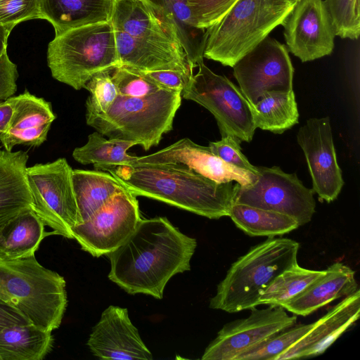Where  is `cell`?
<instances>
[{"mask_svg":"<svg viewBox=\"0 0 360 360\" xmlns=\"http://www.w3.org/2000/svg\"><path fill=\"white\" fill-rule=\"evenodd\" d=\"M13 112V101L12 96L0 101V135L7 130Z\"/></svg>","mask_w":360,"mask_h":360,"instance_id":"43","label":"cell"},{"mask_svg":"<svg viewBox=\"0 0 360 360\" xmlns=\"http://www.w3.org/2000/svg\"><path fill=\"white\" fill-rule=\"evenodd\" d=\"M45 224L32 210L10 221L0 236V259H19L35 255L46 236Z\"/></svg>","mask_w":360,"mask_h":360,"instance_id":"25","label":"cell"},{"mask_svg":"<svg viewBox=\"0 0 360 360\" xmlns=\"http://www.w3.org/2000/svg\"><path fill=\"white\" fill-rule=\"evenodd\" d=\"M300 244L287 238H268L238 257L217 285L209 307L228 313L251 309L274 279L297 263Z\"/></svg>","mask_w":360,"mask_h":360,"instance_id":"4","label":"cell"},{"mask_svg":"<svg viewBox=\"0 0 360 360\" xmlns=\"http://www.w3.org/2000/svg\"><path fill=\"white\" fill-rule=\"evenodd\" d=\"M161 6L176 25L192 66L203 62L206 30L198 28L185 0H150Z\"/></svg>","mask_w":360,"mask_h":360,"instance_id":"30","label":"cell"},{"mask_svg":"<svg viewBox=\"0 0 360 360\" xmlns=\"http://www.w3.org/2000/svg\"><path fill=\"white\" fill-rule=\"evenodd\" d=\"M72 171L63 158L26 168L32 210L52 229L51 234L70 239H72V229L82 223Z\"/></svg>","mask_w":360,"mask_h":360,"instance_id":"8","label":"cell"},{"mask_svg":"<svg viewBox=\"0 0 360 360\" xmlns=\"http://www.w3.org/2000/svg\"><path fill=\"white\" fill-rule=\"evenodd\" d=\"M358 289L355 271L349 266L338 262L329 266L323 276L285 303L283 307L297 316H306Z\"/></svg>","mask_w":360,"mask_h":360,"instance_id":"22","label":"cell"},{"mask_svg":"<svg viewBox=\"0 0 360 360\" xmlns=\"http://www.w3.org/2000/svg\"><path fill=\"white\" fill-rule=\"evenodd\" d=\"M91 353L101 359H153L126 308L110 305L101 314L87 341Z\"/></svg>","mask_w":360,"mask_h":360,"instance_id":"17","label":"cell"},{"mask_svg":"<svg viewBox=\"0 0 360 360\" xmlns=\"http://www.w3.org/2000/svg\"><path fill=\"white\" fill-rule=\"evenodd\" d=\"M115 32L121 65L141 72L175 70L193 76L194 68L182 45L143 40L117 28Z\"/></svg>","mask_w":360,"mask_h":360,"instance_id":"20","label":"cell"},{"mask_svg":"<svg viewBox=\"0 0 360 360\" xmlns=\"http://www.w3.org/2000/svg\"><path fill=\"white\" fill-rule=\"evenodd\" d=\"M135 145V141L106 139L96 131L89 135L85 145L75 148L72 157L82 165H126L137 158L127 153Z\"/></svg>","mask_w":360,"mask_h":360,"instance_id":"31","label":"cell"},{"mask_svg":"<svg viewBox=\"0 0 360 360\" xmlns=\"http://www.w3.org/2000/svg\"><path fill=\"white\" fill-rule=\"evenodd\" d=\"M319 200L330 202L340 194L344 180L333 143L329 117L310 118L297 134Z\"/></svg>","mask_w":360,"mask_h":360,"instance_id":"15","label":"cell"},{"mask_svg":"<svg viewBox=\"0 0 360 360\" xmlns=\"http://www.w3.org/2000/svg\"><path fill=\"white\" fill-rule=\"evenodd\" d=\"M14 27L13 25L0 23V56L7 52L8 38Z\"/></svg>","mask_w":360,"mask_h":360,"instance_id":"44","label":"cell"},{"mask_svg":"<svg viewBox=\"0 0 360 360\" xmlns=\"http://www.w3.org/2000/svg\"><path fill=\"white\" fill-rule=\"evenodd\" d=\"M250 105L256 128L282 134L299 122L293 89L267 91Z\"/></svg>","mask_w":360,"mask_h":360,"instance_id":"28","label":"cell"},{"mask_svg":"<svg viewBox=\"0 0 360 360\" xmlns=\"http://www.w3.org/2000/svg\"><path fill=\"white\" fill-rule=\"evenodd\" d=\"M72 181L81 224L124 188L110 173L96 169H73Z\"/></svg>","mask_w":360,"mask_h":360,"instance_id":"27","label":"cell"},{"mask_svg":"<svg viewBox=\"0 0 360 360\" xmlns=\"http://www.w3.org/2000/svg\"><path fill=\"white\" fill-rule=\"evenodd\" d=\"M195 238L175 227L166 217L141 219L134 231L106 255L108 278L130 295L162 299L174 275L191 269Z\"/></svg>","mask_w":360,"mask_h":360,"instance_id":"1","label":"cell"},{"mask_svg":"<svg viewBox=\"0 0 360 360\" xmlns=\"http://www.w3.org/2000/svg\"><path fill=\"white\" fill-rule=\"evenodd\" d=\"M28 323L30 321L18 310L0 301V331L8 326Z\"/></svg>","mask_w":360,"mask_h":360,"instance_id":"42","label":"cell"},{"mask_svg":"<svg viewBox=\"0 0 360 360\" xmlns=\"http://www.w3.org/2000/svg\"><path fill=\"white\" fill-rule=\"evenodd\" d=\"M142 72L163 89H176L181 91L186 88L192 77L175 70Z\"/></svg>","mask_w":360,"mask_h":360,"instance_id":"41","label":"cell"},{"mask_svg":"<svg viewBox=\"0 0 360 360\" xmlns=\"http://www.w3.org/2000/svg\"><path fill=\"white\" fill-rule=\"evenodd\" d=\"M210 150L224 162L255 175L257 166L252 165L241 151L240 143L231 136L221 137L218 141L210 142Z\"/></svg>","mask_w":360,"mask_h":360,"instance_id":"39","label":"cell"},{"mask_svg":"<svg viewBox=\"0 0 360 360\" xmlns=\"http://www.w3.org/2000/svg\"><path fill=\"white\" fill-rule=\"evenodd\" d=\"M136 196L218 219L229 215L240 184L219 183L191 170L166 165H94Z\"/></svg>","mask_w":360,"mask_h":360,"instance_id":"2","label":"cell"},{"mask_svg":"<svg viewBox=\"0 0 360 360\" xmlns=\"http://www.w3.org/2000/svg\"><path fill=\"white\" fill-rule=\"evenodd\" d=\"M112 78L119 95L141 97L162 89L142 72L120 65L112 71Z\"/></svg>","mask_w":360,"mask_h":360,"instance_id":"36","label":"cell"},{"mask_svg":"<svg viewBox=\"0 0 360 360\" xmlns=\"http://www.w3.org/2000/svg\"><path fill=\"white\" fill-rule=\"evenodd\" d=\"M112 71L100 72L86 83L84 89L90 92L86 101V118L105 112L119 95Z\"/></svg>","mask_w":360,"mask_h":360,"instance_id":"34","label":"cell"},{"mask_svg":"<svg viewBox=\"0 0 360 360\" xmlns=\"http://www.w3.org/2000/svg\"><path fill=\"white\" fill-rule=\"evenodd\" d=\"M114 0H39L41 19L55 35L73 27L111 20Z\"/></svg>","mask_w":360,"mask_h":360,"instance_id":"24","label":"cell"},{"mask_svg":"<svg viewBox=\"0 0 360 360\" xmlns=\"http://www.w3.org/2000/svg\"><path fill=\"white\" fill-rule=\"evenodd\" d=\"M127 165H166L191 170L219 183L236 181L246 186L257 175L238 169L214 155L209 146L198 145L184 138L150 155L137 157Z\"/></svg>","mask_w":360,"mask_h":360,"instance_id":"16","label":"cell"},{"mask_svg":"<svg viewBox=\"0 0 360 360\" xmlns=\"http://www.w3.org/2000/svg\"><path fill=\"white\" fill-rule=\"evenodd\" d=\"M41 19L39 0H0V23L16 25Z\"/></svg>","mask_w":360,"mask_h":360,"instance_id":"38","label":"cell"},{"mask_svg":"<svg viewBox=\"0 0 360 360\" xmlns=\"http://www.w3.org/2000/svg\"><path fill=\"white\" fill-rule=\"evenodd\" d=\"M111 21L115 28L134 37L182 45L172 19L161 6L150 0H114Z\"/></svg>","mask_w":360,"mask_h":360,"instance_id":"19","label":"cell"},{"mask_svg":"<svg viewBox=\"0 0 360 360\" xmlns=\"http://www.w3.org/2000/svg\"><path fill=\"white\" fill-rule=\"evenodd\" d=\"M360 290L347 295L314 322L312 328L281 353L276 360H288L322 354L359 318Z\"/></svg>","mask_w":360,"mask_h":360,"instance_id":"18","label":"cell"},{"mask_svg":"<svg viewBox=\"0 0 360 360\" xmlns=\"http://www.w3.org/2000/svg\"><path fill=\"white\" fill-rule=\"evenodd\" d=\"M181 103V91L162 89L141 97L118 95L104 113L86 124L110 139L135 141L146 150L159 144L172 129Z\"/></svg>","mask_w":360,"mask_h":360,"instance_id":"7","label":"cell"},{"mask_svg":"<svg viewBox=\"0 0 360 360\" xmlns=\"http://www.w3.org/2000/svg\"><path fill=\"white\" fill-rule=\"evenodd\" d=\"M238 0H185L198 28L217 23Z\"/></svg>","mask_w":360,"mask_h":360,"instance_id":"37","label":"cell"},{"mask_svg":"<svg viewBox=\"0 0 360 360\" xmlns=\"http://www.w3.org/2000/svg\"><path fill=\"white\" fill-rule=\"evenodd\" d=\"M330 14L335 34L357 39L360 34L359 0H324Z\"/></svg>","mask_w":360,"mask_h":360,"instance_id":"35","label":"cell"},{"mask_svg":"<svg viewBox=\"0 0 360 360\" xmlns=\"http://www.w3.org/2000/svg\"><path fill=\"white\" fill-rule=\"evenodd\" d=\"M257 167V179L239 186L234 203L287 214L299 226L309 222L316 210L312 188H307L295 173H286L279 167Z\"/></svg>","mask_w":360,"mask_h":360,"instance_id":"10","label":"cell"},{"mask_svg":"<svg viewBox=\"0 0 360 360\" xmlns=\"http://www.w3.org/2000/svg\"><path fill=\"white\" fill-rule=\"evenodd\" d=\"M232 68L239 89L250 105L267 91L293 89L294 68L288 50L269 36Z\"/></svg>","mask_w":360,"mask_h":360,"instance_id":"12","label":"cell"},{"mask_svg":"<svg viewBox=\"0 0 360 360\" xmlns=\"http://www.w3.org/2000/svg\"><path fill=\"white\" fill-rule=\"evenodd\" d=\"M52 332L33 324L14 325L0 331L1 360H41L53 346Z\"/></svg>","mask_w":360,"mask_h":360,"instance_id":"26","label":"cell"},{"mask_svg":"<svg viewBox=\"0 0 360 360\" xmlns=\"http://www.w3.org/2000/svg\"><path fill=\"white\" fill-rule=\"evenodd\" d=\"M297 315H289L281 306L251 309L249 316L226 323L208 345L202 360H236L265 339L297 322Z\"/></svg>","mask_w":360,"mask_h":360,"instance_id":"13","label":"cell"},{"mask_svg":"<svg viewBox=\"0 0 360 360\" xmlns=\"http://www.w3.org/2000/svg\"><path fill=\"white\" fill-rule=\"evenodd\" d=\"M0 301L18 310L31 324L52 332L60 327L68 305L66 282L35 255L0 259Z\"/></svg>","mask_w":360,"mask_h":360,"instance_id":"3","label":"cell"},{"mask_svg":"<svg viewBox=\"0 0 360 360\" xmlns=\"http://www.w3.org/2000/svg\"><path fill=\"white\" fill-rule=\"evenodd\" d=\"M294 324L272 335L260 343L239 355L236 360H276L277 357L303 337L313 326Z\"/></svg>","mask_w":360,"mask_h":360,"instance_id":"33","label":"cell"},{"mask_svg":"<svg viewBox=\"0 0 360 360\" xmlns=\"http://www.w3.org/2000/svg\"><path fill=\"white\" fill-rule=\"evenodd\" d=\"M12 98V117L7 130L0 135L5 150L11 151L17 145L40 146L56 119L51 103L29 91Z\"/></svg>","mask_w":360,"mask_h":360,"instance_id":"21","label":"cell"},{"mask_svg":"<svg viewBox=\"0 0 360 360\" xmlns=\"http://www.w3.org/2000/svg\"><path fill=\"white\" fill-rule=\"evenodd\" d=\"M287 49L302 62L330 55L336 36L323 0H302L283 21Z\"/></svg>","mask_w":360,"mask_h":360,"instance_id":"14","label":"cell"},{"mask_svg":"<svg viewBox=\"0 0 360 360\" xmlns=\"http://www.w3.org/2000/svg\"><path fill=\"white\" fill-rule=\"evenodd\" d=\"M0 360H1V358H0Z\"/></svg>","mask_w":360,"mask_h":360,"instance_id":"47","label":"cell"},{"mask_svg":"<svg viewBox=\"0 0 360 360\" xmlns=\"http://www.w3.org/2000/svg\"><path fill=\"white\" fill-rule=\"evenodd\" d=\"M47 64L55 79L75 90L84 88L94 75L120 66L111 20L55 35L48 45Z\"/></svg>","mask_w":360,"mask_h":360,"instance_id":"5","label":"cell"},{"mask_svg":"<svg viewBox=\"0 0 360 360\" xmlns=\"http://www.w3.org/2000/svg\"><path fill=\"white\" fill-rule=\"evenodd\" d=\"M295 5L283 0H238L206 29L203 58L233 67L281 25Z\"/></svg>","mask_w":360,"mask_h":360,"instance_id":"6","label":"cell"},{"mask_svg":"<svg viewBox=\"0 0 360 360\" xmlns=\"http://www.w3.org/2000/svg\"><path fill=\"white\" fill-rule=\"evenodd\" d=\"M26 152H0V236L6 225L23 212L32 210L26 178Z\"/></svg>","mask_w":360,"mask_h":360,"instance_id":"23","label":"cell"},{"mask_svg":"<svg viewBox=\"0 0 360 360\" xmlns=\"http://www.w3.org/2000/svg\"><path fill=\"white\" fill-rule=\"evenodd\" d=\"M197 67L181 97L208 110L217 120L221 137L231 136L240 143L250 142L256 129L250 103L226 77L214 73L203 62Z\"/></svg>","mask_w":360,"mask_h":360,"instance_id":"9","label":"cell"},{"mask_svg":"<svg viewBox=\"0 0 360 360\" xmlns=\"http://www.w3.org/2000/svg\"><path fill=\"white\" fill-rule=\"evenodd\" d=\"M1 147H0V152H1Z\"/></svg>","mask_w":360,"mask_h":360,"instance_id":"46","label":"cell"},{"mask_svg":"<svg viewBox=\"0 0 360 360\" xmlns=\"http://www.w3.org/2000/svg\"><path fill=\"white\" fill-rule=\"evenodd\" d=\"M229 217L236 226L250 236L283 235L300 226L292 217L278 212L233 203Z\"/></svg>","mask_w":360,"mask_h":360,"instance_id":"29","label":"cell"},{"mask_svg":"<svg viewBox=\"0 0 360 360\" xmlns=\"http://www.w3.org/2000/svg\"><path fill=\"white\" fill-rule=\"evenodd\" d=\"M283 1H289V2H292L295 4H297L298 2H300L302 0H283Z\"/></svg>","mask_w":360,"mask_h":360,"instance_id":"45","label":"cell"},{"mask_svg":"<svg viewBox=\"0 0 360 360\" xmlns=\"http://www.w3.org/2000/svg\"><path fill=\"white\" fill-rule=\"evenodd\" d=\"M141 219L137 196L124 187L72 229V239L93 257L106 255L127 240Z\"/></svg>","mask_w":360,"mask_h":360,"instance_id":"11","label":"cell"},{"mask_svg":"<svg viewBox=\"0 0 360 360\" xmlns=\"http://www.w3.org/2000/svg\"><path fill=\"white\" fill-rule=\"evenodd\" d=\"M324 274L325 270L308 269L301 267L297 263L285 269L274 279L260 295L259 305L283 307Z\"/></svg>","mask_w":360,"mask_h":360,"instance_id":"32","label":"cell"},{"mask_svg":"<svg viewBox=\"0 0 360 360\" xmlns=\"http://www.w3.org/2000/svg\"><path fill=\"white\" fill-rule=\"evenodd\" d=\"M17 65L8 58L7 52L0 56V101L13 96L17 90Z\"/></svg>","mask_w":360,"mask_h":360,"instance_id":"40","label":"cell"}]
</instances>
